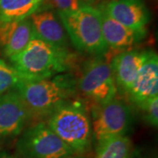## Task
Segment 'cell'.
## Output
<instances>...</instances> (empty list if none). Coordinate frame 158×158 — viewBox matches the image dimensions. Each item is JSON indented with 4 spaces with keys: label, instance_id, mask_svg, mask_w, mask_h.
Returning a JSON list of instances; mask_svg holds the SVG:
<instances>
[{
    "label": "cell",
    "instance_id": "obj_11",
    "mask_svg": "<svg viewBox=\"0 0 158 158\" xmlns=\"http://www.w3.org/2000/svg\"><path fill=\"white\" fill-rule=\"evenodd\" d=\"M101 19L102 33L108 48L124 49L140 43L146 37V30H134L110 17L100 6L98 7Z\"/></svg>",
    "mask_w": 158,
    "mask_h": 158
},
{
    "label": "cell",
    "instance_id": "obj_1",
    "mask_svg": "<svg viewBox=\"0 0 158 158\" xmlns=\"http://www.w3.org/2000/svg\"><path fill=\"white\" fill-rule=\"evenodd\" d=\"M30 118H48L62 104L71 99L77 90V81L69 74L50 78L25 80L16 89Z\"/></svg>",
    "mask_w": 158,
    "mask_h": 158
},
{
    "label": "cell",
    "instance_id": "obj_2",
    "mask_svg": "<svg viewBox=\"0 0 158 158\" xmlns=\"http://www.w3.org/2000/svg\"><path fill=\"white\" fill-rule=\"evenodd\" d=\"M69 59V52L57 49L34 35L28 45L10 61L26 80H40L65 72Z\"/></svg>",
    "mask_w": 158,
    "mask_h": 158
},
{
    "label": "cell",
    "instance_id": "obj_6",
    "mask_svg": "<svg viewBox=\"0 0 158 158\" xmlns=\"http://www.w3.org/2000/svg\"><path fill=\"white\" fill-rule=\"evenodd\" d=\"M77 88L98 105L113 100L117 94V84L111 63L101 57L88 62L80 76Z\"/></svg>",
    "mask_w": 158,
    "mask_h": 158
},
{
    "label": "cell",
    "instance_id": "obj_18",
    "mask_svg": "<svg viewBox=\"0 0 158 158\" xmlns=\"http://www.w3.org/2000/svg\"><path fill=\"white\" fill-rule=\"evenodd\" d=\"M142 109L145 114V118L149 124L153 127H157L158 125V97H155L150 98L141 106H139Z\"/></svg>",
    "mask_w": 158,
    "mask_h": 158
},
{
    "label": "cell",
    "instance_id": "obj_16",
    "mask_svg": "<svg viewBox=\"0 0 158 158\" xmlns=\"http://www.w3.org/2000/svg\"><path fill=\"white\" fill-rule=\"evenodd\" d=\"M132 149L128 136H117L98 143L96 158H131Z\"/></svg>",
    "mask_w": 158,
    "mask_h": 158
},
{
    "label": "cell",
    "instance_id": "obj_15",
    "mask_svg": "<svg viewBox=\"0 0 158 158\" xmlns=\"http://www.w3.org/2000/svg\"><path fill=\"white\" fill-rule=\"evenodd\" d=\"M45 0H0V22L28 19L42 6Z\"/></svg>",
    "mask_w": 158,
    "mask_h": 158
},
{
    "label": "cell",
    "instance_id": "obj_3",
    "mask_svg": "<svg viewBox=\"0 0 158 158\" xmlns=\"http://www.w3.org/2000/svg\"><path fill=\"white\" fill-rule=\"evenodd\" d=\"M59 19L75 48L80 52L101 56L109 50L103 37L98 8L83 5L74 11H58Z\"/></svg>",
    "mask_w": 158,
    "mask_h": 158
},
{
    "label": "cell",
    "instance_id": "obj_9",
    "mask_svg": "<svg viewBox=\"0 0 158 158\" xmlns=\"http://www.w3.org/2000/svg\"><path fill=\"white\" fill-rule=\"evenodd\" d=\"M99 6L110 17L134 30H146L150 20L144 0H111Z\"/></svg>",
    "mask_w": 158,
    "mask_h": 158
},
{
    "label": "cell",
    "instance_id": "obj_22",
    "mask_svg": "<svg viewBox=\"0 0 158 158\" xmlns=\"http://www.w3.org/2000/svg\"><path fill=\"white\" fill-rule=\"evenodd\" d=\"M67 158H80V157H77V156H69V157H67Z\"/></svg>",
    "mask_w": 158,
    "mask_h": 158
},
{
    "label": "cell",
    "instance_id": "obj_17",
    "mask_svg": "<svg viewBox=\"0 0 158 158\" xmlns=\"http://www.w3.org/2000/svg\"><path fill=\"white\" fill-rule=\"evenodd\" d=\"M26 79L11 64L0 59V95L16 90Z\"/></svg>",
    "mask_w": 158,
    "mask_h": 158
},
{
    "label": "cell",
    "instance_id": "obj_7",
    "mask_svg": "<svg viewBox=\"0 0 158 158\" xmlns=\"http://www.w3.org/2000/svg\"><path fill=\"white\" fill-rule=\"evenodd\" d=\"M131 109L124 102L113 98L99 105L91 124L97 144L110 138L127 135L132 123Z\"/></svg>",
    "mask_w": 158,
    "mask_h": 158
},
{
    "label": "cell",
    "instance_id": "obj_14",
    "mask_svg": "<svg viewBox=\"0 0 158 158\" xmlns=\"http://www.w3.org/2000/svg\"><path fill=\"white\" fill-rule=\"evenodd\" d=\"M127 92L138 106L158 97V56L155 52L144 63Z\"/></svg>",
    "mask_w": 158,
    "mask_h": 158
},
{
    "label": "cell",
    "instance_id": "obj_5",
    "mask_svg": "<svg viewBox=\"0 0 158 158\" xmlns=\"http://www.w3.org/2000/svg\"><path fill=\"white\" fill-rule=\"evenodd\" d=\"M16 149L20 158H67L75 154L43 121L23 130Z\"/></svg>",
    "mask_w": 158,
    "mask_h": 158
},
{
    "label": "cell",
    "instance_id": "obj_12",
    "mask_svg": "<svg viewBox=\"0 0 158 158\" xmlns=\"http://www.w3.org/2000/svg\"><path fill=\"white\" fill-rule=\"evenodd\" d=\"M34 35L30 19L0 22V45L6 57L11 59L28 45Z\"/></svg>",
    "mask_w": 158,
    "mask_h": 158
},
{
    "label": "cell",
    "instance_id": "obj_13",
    "mask_svg": "<svg viewBox=\"0 0 158 158\" xmlns=\"http://www.w3.org/2000/svg\"><path fill=\"white\" fill-rule=\"evenodd\" d=\"M152 53L153 51L130 50L114 56L111 67L116 84L128 91L139 71Z\"/></svg>",
    "mask_w": 158,
    "mask_h": 158
},
{
    "label": "cell",
    "instance_id": "obj_4",
    "mask_svg": "<svg viewBox=\"0 0 158 158\" xmlns=\"http://www.w3.org/2000/svg\"><path fill=\"white\" fill-rule=\"evenodd\" d=\"M47 125L75 154L86 152L90 146L92 127L86 108L78 100H69L48 118Z\"/></svg>",
    "mask_w": 158,
    "mask_h": 158
},
{
    "label": "cell",
    "instance_id": "obj_21",
    "mask_svg": "<svg viewBox=\"0 0 158 158\" xmlns=\"http://www.w3.org/2000/svg\"><path fill=\"white\" fill-rule=\"evenodd\" d=\"M83 2V4L85 5H87L89 3H93V2H97V1H99V0H81Z\"/></svg>",
    "mask_w": 158,
    "mask_h": 158
},
{
    "label": "cell",
    "instance_id": "obj_19",
    "mask_svg": "<svg viewBox=\"0 0 158 158\" xmlns=\"http://www.w3.org/2000/svg\"><path fill=\"white\" fill-rule=\"evenodd\" d=\"M52 2L58 11H77L85 5L81 0H52Z\"/></svg>",
    "mask_w": 158,
    "mask_h": 158
},
{
    "label": "cell",
    "instance_id": "obj_20",
    "mask_svg": "<svg viewBox=\"0 0 158 158\" xmlns=\"http://www.w3.org/2000/svg\"><path fill=\"white\" fill-rule=\"evenodd\" d=\"M0 158H16L14 157L13 156H11V154L7 152H0Z\"/></svg>",
    "mask_w": 158,
    "mask_h": 158
},
{
    "label": "cell",
    "instance_id": "obj_8",
    "mask_svg": "<svg viewBox=\"0 0 158 158\" xmlns=\"http://www.w3.org/2000/svg\"><path fill=\"white\" fill-rule=\"evenodd\" d=\"M29 119L28 111L17 90L0 95V136L20 135Z\"/></svg>",
    "mask_w": 158,
    "mask_h": 158
},
{
    "label": "cell",
    "instance_id": "obj_10",
    "mask_svg": "<svg viewBox=\"0 0 158 158\" xmlns=\"http://www.w3.org/2000/svg\"><path fill=\"white\" fill-rule=\"evenodd\" d=\"M29 19L35 36L57 49L69 52L67 33L53 11L39 10Z\"/></svg>",
    "mask_w": 158,
    "mask_h": 158
}]
</instances>
